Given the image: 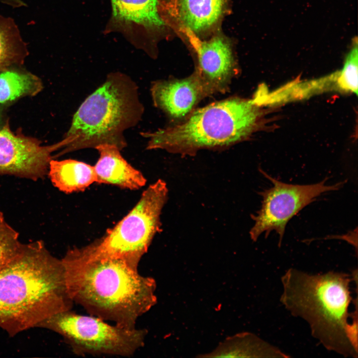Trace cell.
I'll list each match as a JSON object with an SVG mask.
<instances>
[{
    "instance_id": "16",
    "label": "cell",
    "mask_w": 358,
    "mask_h": 358,
    "mask_svg": "<svg viewBox=\"0 0 358 358\" xmlns=\"http://www.w3.org/2000/svg\"><path fill=\"white\" fill-rule=\"evenodd\" d=\"M116 19L151 32L164 30L167 23L158 0H111Z\"/></svg>"
},
{
    "instance_id": "4",
    "label": "cell",
    "mask_w": 358,
    "mask_h": 358,
    "mask_svg": "<svg viewBox=\"0 0 358 358\" xmlns=\"http://www.w3.org/2000/svg\"><path fill=\"white\" fill-rule=\"evenodd\" d=\"M144 111L135 82L121 72L110 73L75 113L64 136L70 142L58 156L102 144L122 151L127 146L124 132L139 122Z\"/></svg>"
},
{
    "instance_id": "13",
    "label": "cell",
    "mask_w": 358,
    "mask_h": 358,
    "mask_svg": "<svg viewBox=\"0 0 358 358\" xmlns=\"http://www.w3.org/2000/svg\"><path fill=\"white\" fill-rule=\"evenodd\" d=\"M99 158L93 166L98 183L115 185L136 190L144 186L146 179L143 174L131 165L116 146L100 145L95 148Z\"/></svg>"
},
{
    "instance_id": "15",
    "label": "cell",
    "mask_w": 358,
    "mask_h": 358,
    "mask_svg": "<svg viewBox=\"0 0 358 358\" xmlns=\"http://www.w3.org/2000/svg\"><path fill=\"white\" fill-rule=\"evenodd\" d=\"M207 358H288L289 356L257 335L243 332L228 338Z\"/></svg>"
},
{
    "instance_id": "6",
    "label": "cell",
    "mask_w": 358,
    "mask_h": 358,
    "mask_svg": "<svg viewBox=\"0 0 358 358\" xmlns=\"http://www.w3.org/2000/svg\"><path fill=\"white\" fill-rule=\"evenodd\" d=\"M166 182L159 179L144 191L133 208L101 238L81 247L92 259L116 258L138 269L155 235L168 198Z\"/></svg>"
},
{
    "instance_id": "18",
    "label": "cell",
    "mask_w": 358,
    "mask_h": 358,
    "mask_svg": "<svg viewBox=\"0 0 358 358\" xmlns=\"http://www.w3.org/2000/svg\"><path fill=\"white\" fill-rule=\"evenodd\" d=\"M43 88L41 80L31 73L7 69L0 73V103L33 96Z\"/></svg>"
},
{
    "instance_id": "1",
    "label": "cell",
    "mask_w": 358,
    "mask_h": 358,
    "mask_svg": "<svg viewBox=\"0 0 358 358\" xmlns=\"http://www.w3.org/2000/svg\"><path fill=\"white\" fill-rule=\"evenodd\" d=\"M61 260L70 296L90 315L132 329L157 303L155 280L121 259H92L74 248Z\"/></svg>"
},
{
    "instance_id": "5",
    "label": "cell",
    "mask_w": 358,
    "mask_h": 358,
    "mask_svg": "<svg viewBox=\"0 0 358 358\" xmlns=\"http://www.w3.org/2000/svg\"><path fill=\"white\" fill-rule=\"evenodd\" d=\"M260 103L257 95L251 99H227L198 109L179 124L141 135L148 139V150L183 156L226 147L242 140L255 128Z\"/></svg>"
},
{
    "instance_id": "10",
    "label": "cell",
    "mask_w": 358,
    "mask_h": 358,
    "mask_svg": "<svg viewBox=\"0 0 358 358\" xmlns=\"http://www.w3.org/2000/svg\"><path fill=\"white\" fill-rule=\"evenodd\" d=\"M230 0H161L167 24L184 36L202 39L214 32L228 11Z\"/></svg>"
},
{
    "instance_id": "12",
    "label": "cell",
    "mask_w": 358,
    "mask_h": 358,
    "mask_svg": "<svg viewBox=\"0 0 358 358\" xmlns=\"http://www.w3.org/2000/svg\"><path fill=\"white\" fill-rule=\"evenodd\" d=\"M151 94L155 105L175 118L184 116L206 95L195 73L182 80L156 82L152 87Z\"/></svg>"
},
{
    "instance_id": "14",
    "label": "cell",
    "mask_w": 358,
    "mask_h": 358,
    "mask_svg": "<svg viewBox=\"0 0 358 358\" xmlns=\"http://www.w3.org/2000/svg\"><path fill=\"white\" fill-rule=\"evenodd\" d=\"M47 175L53 185L66 193L83 191L97 182L93 166L73 159H52Z\"/></svg>"
},
{
    "instance_id": "7",
    "label": "cell",
    "mask_w": 358,
    "mask_h": 358,
    "mask_svg": "<svg viewBox=\"0 0 358 358\" xmlns=\"http://www.w3.org/2000/svg\"><path fill=\"white\" fill-rule=\"evenodd\" d=\"M63 337L76 355L130 357L144 345L147 330L129 329L92 315H83L71 310L54 314L38 326Z\"/></svg>"
},
{
    "instance_id": "19",
    "label": "cell",
    "mask_w": 358,
    "mask_h": 358,
    "mask_svg": "<svg viewBox=\"0 0 358 358\" xmlns=\"http://www.w3.org/2000/svg\"><path fill=\"white\" fill-rule=\"evenodd\" d=\"M22 244L19 240L18 233L6 222L0 211V268L18 253Z\"/></svg>"
},
{
    "instance_id": "3",
    "label": "cell",
    "mask_w": 358,
    "mask_h": 358,
    "mask_svg": "<svg viewBox=\"0 0 358 358\" xmlns=\"http://www.w3.org/2000/svg\"><path fill=\"white\" fill-rule=\"evenodd\" d=\"M351 274L334 271L310 274L294 268L287 270L281 280L280 301L295 317L305 320L311 334L330 351L345 357L358 358V309L349 313L353 301Z\"/></svg>"
},
{
    "instance_id": "17",
    "label": "cell",
    "mask_w": 358,
    "mask_h": 358,
    "mask_svg": "<svg viewBox=\"0 0 358 358\" xmlns=\"http://www.w3.org/2000/svg\"><path fill=\"white\" fill-rule=\"evenodd\" d=\"M27 55L26 44L15 22L0 13V71L22 63Z\"/></svg>"
},
{
    "instance_id": "8",
    "label": "cell",
    "mask_w": 358,
    "mask_h": 358,
    "mask_svg": "<svg viewBox=\"0 0 358 358\" xmlns=\"http://www.w3.org/2000/svg\"><path fill=\"white\" fill-rule=\"evenodd\" d=\"M262 174L272 186L259 192L262 201L260 209L251 216L254 225L250 231L251 239L256 241L265 233L267 238L275 231L278 235L280 246L286 226L289 221L304 207L314 202L322 194L339 190L344 183L340 182L327 185V179L311 184H293L282 182L264 171Z\"/></svg>"
},
{
    "instance_id": "20",
    "label": "cell",
    "mask_w": 358,
    "mask_h": 358,
    "mask_svg": "<svg viewBox=\"0 0 358 358\" xmlns=\"http://www.w3.org/2000/svg\"><path fill=\"white\" fill-rule=\"evenodd\" d=\"M357 38L353 40V46L347 55L343 69L338 73L337 85L343 90L352 91L358 94Z\"/></svg>"
},
{
    "instance_id": "9",
    "label": "cell",
    "mask_w": 358,
    "mask_h": 358,
    "mask_svg": "<svg viewBox=\"0 0 358 358\" xmlns=\"http://www.w3.org/2000/svg\"><path fill=\"white\" fill-rule=\"evenodd\" d=\"M68 143L64 138L50 145L12 132L8 125L0 127V176L10 175L36 181L47 175L52 153Z\"/></svg>"
},
{
    "instance_id": "21",
    "label": "cell",
    "mask_w": 358,
    "mask_h": 358,
    "mask_svg": "<svg viewBox=\"0 0 358 358\" xmlns=\"http://www.w3.org/2000/svg\"><path fill=\"white\" fill-rule=\"evenodd\" d=\"M18 0H0V1L10 6H14L18 2Z\"/></svg>"
},
{
    "instance_id": "11",
    "label": "cell",
    "mask_w": 358,
    "mask_h": 358,
    "mask_svg": "<svg viewBox=\"0 0 358 358\" xmlns=\"http://www.w3.org/2000/svg\"><path fill=\"white\" fill-rule=\"evenodd\" d=\"M196 54L198 65L194 72L206 94L222 91L235 72V60L231 43L217 34L208 40L185 36Z\"/></svg>"
},
{
    "instance_id": "2",
    "label": "cell",
    "mask_w": 358,
    "mask_h": 358,
    "mask_svg": "<svg viewBox=\"0 0 358 358\" xmlns=\"http://www.w3.org/2000/svg\"><path fill=\"white\" fill-rule=\"evenodd\" d=\"M61 259L42 241L23 244L0 268V328L10 337L38 327L45 319L71 310Z\"/></svg>"
}]
</instances>
